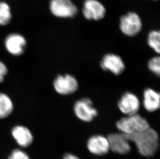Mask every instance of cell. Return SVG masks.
<instances>
[{
  "instance_id": "cell-1",
  "label": "cell",
  "mask_w": 160,
  "mask_h": 159,
  "mask_svg": "<svg viewBox=\"0 0 160 159\" xmlns=\"http://www.w3.org/2000/svg\"><path fill=\"white\" fill-rule=\"evenodd\" d=\"M125 135L129 141L135 143L138 152L142 156L151 157L159 148V135L151 128L132 134Z\"/></svg>"
},
{
  "instance_id": "cell-2",
  "label": "cell",
  "mask_w": 160,
  "mask_h": 159,
  "mask_svg": "<svg viewBox=\"0 0 160 159\" xmlns=\"http://www.w3.org/2000/svg\"><path fill=\"white\" fill-rule=\"evenodd\" d=\"M116 126L121 133L127 135L141 132L150 128L148 121L138 113L127 116L118 120Z\"/></svg>"
},
{
  "instance_id": "cell-3",
  "label": "cell",
  "mask_w": 160,
  "mask_h": 159,
  "mask_svg": "<svg viewBox=\"0 0 160 159\" xmlns=\"http://www.w3.org/2000/svg\"><path fill=\"white\" fill-rule=\"evenodd\" d=\"M142 26V20L136 12H128L121 17L120 20V29L126 36H136L140 33Z\"/></svg>"
},
{
  "instance_id": "cell-4",
  "label": "cell",
  "mask_w": 160,
  "mask_h": 159,
  "mask_svg": "<svg viewBox=\"0 0 160 159\" xmlns=\"http://www.w3.org/2000/svg\"><path fill=\"white\" fill-rule=\"evenodd\" d=\"M49 8L54 16L61 18H72L78 11L72 0H51Z\"/></svg>"
},
{
  "instance_id": "cell-5",
  "label": "cell",
  "mask_w": 160,
  "mask_h": 159,
  "mask_svg": "<svg viewBox=\"0 0 160 159\" xmlns=\"http://www.w3.org/2000/svg\"><path fill=\"white\" fill-rule=\"evenodd\" d=\"M74 112L76 117L84 122H91L98 114L92 101L88 98L77 101L74 104Z\"/></svg>"
},
{
  "instance_id": "cell-6",
  "label": "cell",
  "mask_w": 160,
  "mask_h": 159,
  "mask_svg": "<svg viewBox=\"0 0 160 159\" xmlns=\"http://www.w3.org/2000/svg\"><path fill=\"white\" fill-rule=\"evenodd\" d=\"M79 84L75 77L70 74L59 75L53 81V87L57 93L69 95L74 93L78 89Z\"/></svg>"
},
{
  "instance_id": "cell-7",
  "label": "cell",
  "mask_w": 160,
  "mask_h": 159,
  "mask_svg": "<svg viewBox=\"0 0 160 159\" xmlns=\"http://www.w3.org/2000/svg\"><path fill=\"white\" fill-rule=\"evenodd\" d=\"M118 107L120 111L125 115H132L138 114L141 107V102L134 94L127 92L118 101Z\"/></svg>"
},
{
  "instance_id": "cell-8",
  "label": "cell",
  "mask_w": 160,
  "mask_h": 159,
  "mask_svg": "<svg viewBox=\"0 0 160 159\" xmlns=\"http://www.w3.org/2000/svg\"><path fill=\"white\" fill-rule=\"evenodd\" d=\"M82 13L85 18L89 20H100L106 15V8L98 0H85Z\"/></svg>"
},
{
  "instance_id": "cell-9",
  "label": "cell",
  "mask_w": 160,
  "mask_h": 159,
  "mask_svg": "<svg viewBox=\"0 0 160 159\" xmlns=\"http://www.w3.org/2000/svg\"><path fill=\"white\" fill-rule=\"evenodd\" d=\"M100 65L104 70L117 75L122 74L125 68L122 58L118 55L113 53L105 55L100 62Z\"/></svg>"
},
{
  "instance_id": "cell-10",
  "label": "cell",
  "mask_w": 160,
  "mask_h": 159,
  "mask_svg": "<svg viewBox=\"0 0 160 159\" xmlns=\"http://www.w3.org/2000/svg\"><path fill=\"white\" fill-rule=\"evenodd\" d=\"M110 150L115 153L125 155L131 151L128 139L122 133L110 134L107 137Z\"/></svg>"
},
{
  "instance_id": "cell-11",
  "label": "cell",
  "mask_w": 160,
  "mask_h": 159,
  "mask_svg": "<svg viewBox=\"0 0 160 159\" xmlns=\"http://www.w3.org/2000/svg\"><path fill=\"white\" fill-rule=\"evenodd\" d=\"M27 41L23 36L17 33L11 34L5 40V47L10 54L21 55L24 53Z\"/></svg>"
},
{
  "instance_id": "cell-12",
  "label": "cell",
  "mask_w": 160,
  "mask_h": 159,
  "mask_svg": "<svg viewBox=\"0 0 160 159\" xmlns=\"http://www.w3.org/2000/svg\"><path fill=\"white\" fill-rule=\"evenodd\" d=\"M87 147L91 153L98 156L105 155L110 150L107 137L100 135L91 137L88 140Z\"/></svg>"
},
{
  "instance_id": "cell-13",
  "label": "cell",
  "mask_w": 160,
  "mask_h": 159,
  "mask_svg": "<svg viewBox=\"0 0 160 159\" xmlns=\"http://www.w3.org/2000/svg\"><path fill=\"white\" fill-rule=\"evenodd\" d=\"M143 105L145 110L153 112L160 107V95L159 92L152 89H147L143 94Z\"/></svg>"
},
{
  "instance_id": "cell-14",
  "label": "cell",
  "mask_w": 160,
  "mask_h": 159,
  "mask_svg": "<svg viewBox=\"0 0 160 159\" xmlns=\"http://www.w3.org/2000/svg\"><path fill=\"white\" fill-rule=\"evenodd\" d=\"M12 133L18 145L21 147H28L32 144L33 140V137L30 131L22 126L15 127L12 129Z\"/></svg>"
},
{
  "instance_id": "cell-15",
  "label": "cell",
  "mask_w": 160,
  "mask_h": 159,
  "mask_svg": "<svg viewBox=\"0 0 160 159\" xmlns=\"http://www.w3.org/2000/svg\"><path fill=\"white\" fill-rule=\"evenodd\" d=\"M14 109L11 98L5 94L0 93V119L5 118L10 115Z\"/></svg>"
},
{
  "instance_id": "cell-16",
  "label": "cell",
  "mask_w": 160,
  "mask_h": 159,
  "mask_svg": "<svg viewBox=\"0 0 160 159\" xmlns=\"http://www.w3.org/2000/svg\"><path fill=\"white\" fill-rule=\"evenodd\" d=\"M12 19L11 8L9 5L4 2H0V26H6Z\"/></svg>"
},
{
  "instance_id": "cell-17",
  "label": "cell",
  "mask_w": 160,
  "mask_h": 159,
  "mask_svg": "<svg viewBox=\"0 0 160 159\" xmlns=\"http://www.w3.org/2000/svg\"><path fill=\"white\" fill-rule=\"evenodd\" d=\"M148 45L158 54L160 52V33L159 31L153 30L150 32L147 38Z\"/></svg>"
},
{
  "instance_id": "cell-18",
  "label": "cell",
  "mask_w": 160,
  "mask_h": 159,
  "mask_svg": "<svg viewBox=\"0 0 160 159\" xmlns=\"http://www.w3.org/2000/svg\"><path fill=\"white\" fill-rule=\"evenodd\" d=\"M148 67L153 74L159 76L160 72V57L155 56L151 58L148 62Z\"/></svg>"
},
{
  "instance_id": "cell-19",
  "label": "cell",
  "mask_w": 160,
  "mask_h": 159,
  "mask_svg": "<svg viewBox=\"0 0 160 159\" xmlns=\"http://www.w3.org/2000/svg\"><path fill=\"white\" fill-rule=\"evenodd\" d=\"M8 159H30L28 155L19 149H16L12 152Z\"/></svg>"
},
{
  "instance_id": "cell-20",
  "label": "cell",
  "mask_w": 160,
  "mask_h": 159,
  "mask_svg": "<svg viewBox=\"0 0 160 159\" xmlns=\"http://www.w3.org/2000/svg\"><path fill=\"white\" fill-rule=\"evenodd\" d=\"M8 72V68L3 62L0 61V83L3 82L4 77Z\"/></svg>"
},
{
  "instance_id": "cell-21",
  "label": "cell",
  "mask_w": 160,
  "mask_h": 159,
  "mask_svg": "<svg viewBox=\"0 0 160 159\" xmlns=\"http://www.w3.org/2000/svg\"><path fill=\"white\" fill-rule=\"evenodd\" d=\"M63 159H79L77 157L72 155V154H67L64 156Z\"/></svg>"
},
{
  "instance_id": "cell-22",
  "label": "cell",
  "mask_w": 160,
  "mask_h": 159,
  "mask_svg": "<svg viewBox=\"0 0 160 159\" xmlns=\"http://www.w3.org/2000/svg\"><path fill=\"white\" fill-rule=\"evenodd\" d=\"M154 1H156V0H154Z\"/></svg>"
}]
</instances>
